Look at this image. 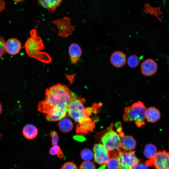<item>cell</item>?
<instances>
[{
    "instance_id": "12",
    "label": "cell",
    "mask_w": 169,
    "mask_h": 169,
    "mask_svg": "<svg viewBox=\"0 0 169 169\" xmlns=\"http://www.w3.org/2000/svg\"><path fill=\"white\" fill-rule=\"evenodd\" d=\"M157 69L156 62L153 59H147L144 60L141 65V69L142 74L146 76L154 75Z\"/></svg>"
},
{
    "instance_id": "22",
    "label": "cell",
    "mask_w": 169,
    "mask_h": 169,
    "mask_svg": "<svg viewBox=\"0 0 169 169\" xmlns=\"http://www.w3.org/2000/svg\"><path fill=\"white\" fill-rule=\"evenodd\" d=\"M58 126L59 130L64 133L70 131L73 127L72 121L69 119L66 118L61 119L58 124Z\"/></svg>"
},
{
    "instance_id": "2",
    "label": "cell",
    "mask_w": 169,
    "mask_h": 169,
    "mask_svg": "<svg viewBox=\"0 0 169 169\" xmlns=\"http://www.w3.org/2000/svg\"><path fill=\"white\" fill-rule=\"evenodd\" d=\"M36 27L30 31V37L23 47L30 57L44 63H49L51 62L52 58L48 53L41 51L44 49V46L41 38L37 35Z\"/></svg>"
},
{
    "instance_id": "5",
    "label": "cell",
    "mask_w": 169,
    "mask_h": 169,
    "mask_svg": "<svg viewBox=\"0 0 169 169\" xmlns=\"http://www.w3.org/2000/svg\"><path fill=\"white\" fill-rule=\"evenodd\" d=\"M68 105L67 104H65L49 107L42 103H39L38 110L40 112L46 114L45 117L48 121H56L60 120L66 116L67 113Z\"/></svg>"
},
{
    "instance_id": "20",
    "label": "cell",
    "mask_w": 169,
    "mask_h": 169,
    "mask_svg": "<svg viewBox=\"0 0 169 169\" xmlns=\"http://www.w3.org/2000/svg\"><path fill=\"white\" fill-rule=\"evenodd\" d=\"M22 133L25 138L29 140H32L35 138L37 136L38 130L34 125L28 124L23 127Z\"/></svg>"
},
{
    "instance_id": "4",
    "label": "cell",
    "mask_w": 169,
    "mask_h": 169,
    "mask_svg": "<svg viewBox=\"0 0 169 169\" xmlns=\"http://www.w3.org/2000/svg\"><path fill=\"white\" fill-rule=\"evenodd\" d=\"M85 100L77 96L74 94L73 98L68 107V116L77 123L82 121L85 119L90 117L84 104Z\"/></svg>"
},
{
    "instance_id": "16",
    "label": "cell",
    "mask_w": 169,
    "mask_h": 169,
    "mask_svg": "<svg viewBox=\"0 0 169 169\" xmlns=\"http://www.w3.org/2000/svg\"><path fill=\"white\" fill-rule=\"evenodd\" d=\"M69 53L71 63L75 64L80 58L82 55V51L78 44L73 43L71 44L69 47Z\"/></svg>"
},
{
    "instance_id": "6",
    "label": "cell",
    "mask_w": 169,
    "mask_h": 169,
    "mask_svg": "<svg viewBox=\"0 0 169 169\" xmlns=\"http://www.w3.org/2000/svg\"><path fill=\"white\" fill-rule=\"evenodd\" d=\"M113 125H111L101 139L103 145L108 152L119 150L120 148V137L112 129Z\"/></svg>"
},
{
    "instance_id": "3",
    "label": "cell",
    "mask_w": 169,
    "mask_h": 169,
    "mask_svg": "<svg viewBox=\"0 0 169 169\" xmlns=\"http://www.w3.org/2000/svg\"><path fill=\"white\" fill-rule=\"evenodd\" d=\"M146 110L143 103L139 101L133 103L131 106L125 107L123 116L126 122L134 121L138 127L145 124V113Z\"/></svg>"
},
{
    "instance_id": "36",
    "label": "cell",
    "mask_w": 169,
    "mask_h": 169,
    "mask_svg": "<svg viewBox=\"0 0 169 169\" xmlns=\"http://www.w3.org/2000/svg\"></svg>"
},
{
    "instance_id": "8",
    "label": "cell",
    "mask_w": 169,
    "mask_h": 169,
    "mask_svg": "<svg viewBox=\"0 0 169 169\" xmlns=\"http://www.w3.org/2000/svg\"><path fill=\"white\" fill-rule=\"evenodd\" d=\"M52 23L57 26L60 37H67L72 35L75 30V26L71 24L70 18L68 17L54 20Z\"/></svg>"
},
{
    "instance_id": "35",
    "label": "cell",
    "mask_w": 169,
    "mask_h": 169,
    "mask_svg": "<svg viewBox=\"0 0 169 169\" xmlns=\"http://www.w3.org/2000/svg\"><path fill=\"white\" fill-rule=\"evenodd\" d=\"M2 135L0 133V138L2 136Z\"/></svg>"
},
{
    "instance_id": "27",
    "label": "cell",
    "mask_w": 169,
    "mask_h": 169,
    "mask_svg": "<svg viewBox=\"0 0 169 169\" xmlns=\"http://www.w3.org/2000/svg\"><path fill=\"white\" fill-rule=\"evenodd\" d=\"M50 135L52 138V145L53 146H57L59 138L57 132L55 131H52L50 132Z\"/></svg>"
},
{
    "instance_id": "31",
    "label": "cell",
    "mask_w": 169,
    "mask_h": 169,
    "mask_svg": "<svg viewBox=\"0 0 169 169\" xmlns=\"http://www.w3.org/2000/svg\"><path fill=\"white\" fill-rule=\"evenodd\" d=\"M73 138L74 140L79 142H83L86 140V138L84 136L81 135H75L74 136Z\"/></svg>"
},
{
    "instance_id": "26",
    "label": "cell",
    "mask_w": 169,
    "mask_h": 169,
    "mask_svg": "<svg viewBox=\"0 0 169 169\" xmlns=\"http://www.w3.org/2000/svg\"><path fill=\"white\" fill-rule=\"evenodd\" d=\"M79 169H96V168L93 162L90 161H84L80 165Z\"/></svg>"
},
{
    "instance_id": "25",
    "label": "cell",
    "mask_w": 169,
    "mask_h": 169,
    "mask_svg": "<svg viewBox=\"0 0 169 169\" xmlns=\"http://www.w3.org/2000/svg\"><path fill=\"white\" fill-rule=\"evenodd\" d=\"M49 153L51 155H57L59 158H62L64 154L60 147L58 146H53L51 147L49 150Z\"/></svg>"
},
{
    "instance_id": "24",
    "label": "cell",
    "mask_w": 169,
    "mask_h": 169,
    "mask_svg": "<svg viewBox=\"0 0 169 169\" xmlns=\"http://www.w3.org/2000/svg\"><path fill=\"white\" fill-rule=\"evenodd\" d=\"M81 158L85 161H90L93 158V154L90 149L85 148L82 150L80 152Z\"/></svg>"
},
{
    "instance_id": "11",
    "label": "cell",
    "mask_w": 169,
    "mask_h": 169,
    "mask_svg": "<svg viewBox=\"0 0 169 169\" xmlns=\"http://www.w3.org/2000/svg\"><path fill=\"white\" fill-rule=\"evenodd\" d=\"M95 127V123L90 117L77 123L76 131L77 135L84 136L90 132H93Z\"/></svg>"
},
{
    "instance_id": "18",
    "label": "cell",
    "mask_w": 169,
    "mask_h": 169,
    "mask_svg": "<svg viewBox=\"0 0 169 169\" xmlns=\"http://www.w3.org/2000/svg\"><path fill=\"white\" fill-rule=\"evenodd\" d=\"M38 4L47 9L50 12L54 11L60 5L62 0H40L37 1Z\"/></svg>"
},
{
    "instance_id": "23",
    "label": "cell",
    "mask_w": 169,
    "mask_h": 169,
    "mask_svg": "<svg viewBox=\"0 0 169 169\" xmlns=\"http://www.w3.org/2000/svg\"><path fill=\"white\" fill-rule=\"evenodd\" d=\"M140 62V58L136 55L132 54L130 55L127 59L128 66L131 68L136 67Z\"/></svg>"
},
{
    "instance_id": "17",
    "label": "cell",
    "mask_w": 169,
    "mask_h": 169,
    "mask_svg": "<svg viewBox=\"0 0 169 169\" xmlns=\"http://www.w3.org/2000/svg\"><path fill=\"white\" fill-rule=\"evenodd\" d=\"M136 146V142L133 137L130 136H124L120 139V148L124 151H131Z\"/></svg>"
},
{
    "instance_id": "30",
    "label": "cell",
    "mask_w": 169,
    "mask_h": 169,
    "mask_svg": "<svg viewBox=\"0 0 169 169\" xmlns=\"http://www.w3.org/2000/svg\"><path fill=\"white\" fill-rule=\"evenodd\" d=\"M134 169H148V167L146 163L141 162L138 163Z\"/></svg>"
},
{
    "instance_id": "7",
    "label": "cell",
    "mask_w": 169,
    "mask_h": 169,
    "mask_svg": "<svg viewBox=\"0 0 169 169\" xmlns=\"http://www.w3.org/2000/svg\"><path fill=\"white\" fill-rule=\"evenodd\" d=\"M135 151H127L119 150L116 155L119 162L121 169H134L140 160L137 158Z\"/></svg>"
},
{
    "instance_id": "9",
    "label": "cell",
    "mask_w": 169,
    "mask_h": 169,
    "mask_svg": "<svg viewBox=\"0 0 169 169\" xmlns=\"http://www.w3.org/2000/svg\"><path fill=\"white\" fill-rule=\"evenodd\" d=\"M94 153V161L100 165L106 164L109 159L108 151L103 145L96 144L93 148Z\"/></svg>"
},
{
    "instance_id": "33",
    "label": "cell",
    "mask_w": 169,
    "mask_h": 169,
    "mask_svg": "<svg viewBox=\"0 0 169 169\" xmlns=\"http://www.w3.org/2000/svg\"><path fill=\"white\" fill-rule=\"evenodd\" d=\"M98 169H105V165L102 166L101 167H100Z\"/></svg>"
},
{
    "instance_id": "32",
    "label": "cell",
    "mask_w": 169,
    "mask_h": 169,
    "mask_svg": "<svg viewBox=\"0 0 169 169\" xmlns=\"http://www.w3.org/2000/svg\"><path fill=\"white\" fill-rule=\"evenodd\" d=\"M6 3L3 0H0V13L5 8Z\"/></svg>"
},
{
    "instance_id": "28",
    "label": "cell",
    "mask_w": 169,
    "mask_h": 169,
    "mask_svg": "<svg viewBox=\"0 0 169 169\" xmlns=\"http://www.w3.org/2000/svg\"><path fill=\"white\" fill-rule=\"evenodd\" d=\"M5 42L3 38L0 35V59L5 54Z\"/></svg>"
},
{
    "instance_id": "15",
    "label": "cell",
    "mask_w": 169,
    "mask_h": 169,
    "mask_svg": "<svg viewBox=\"0 0 169 169\" xmlns=\"http://www.w3.org/2000/svg\"><path fill=\"white\" fill-rule=\"evenodd\" d=\"M157 152L156 147L154 145L148 144L145 146L144 154L145 157L148 159L146 162L148 166H151L153 165V159Z\"/></svg>"
},
{
    "instance_id": "34",
    "label": "cell",
    "mask_w": 169,
    "mask_h": 169,
    "mask_svg": "<svg viewBox=\"0 0 169 169\" xmlns=\"http://www.w3.org/2000/svg\"><path fill=\"white\" fill-rule=\"evenodd\" d=\"M2 106L1 103L0 102V115L2 113Z\"/></svg>"
},
{
    "instance_id": "1",
    "label": "cell",
    "mask_w": 169,
    "mask_h": 169,
    "mask_svg": "<svg viewBox=\"0 0 169 169\" xmlns=\"http://www.w3.org/2000/svg\"><path fill=\"white\" fill-rule=\"evenodd\" d=\"M74 94L66 85L58 84L46 90L45 99L42 101L49 107L68 105L73 99Z\"/></svg>"
},
{
    "instance_id": "29",
    "label": "cell",
    "mask_w": 169,
    "mask_h": 169,
    "mask_svg": "<svg viewBox=\"0 0 169 169\" xmlns=\"http://www.w3.org/2000/svg\"><path fill=\"white\" fill-rule=\"evenodd\" d=\"M61 169H77L76 165L72 162H68L65 163Z\"/></svg>"
},
{
    "instance_id": "19",
    "label": "cell",
    "mask_w": 169,
    "mask_h": 169,
    "mask_svg": "<svg viewBox=\"0 0 169 169\" xmlns=\"http://www.w3.org/2000/svg\"><path fill=\"white\" fill-rule=\"evenodd\" d=\"M146 119L150 123H155L160 118L161 113L156 108L151 107L146 109L145 113Z\"/></svg>"
},
{
    "instance_id": "21",
    "label": "cell",
    "mask_w": 169,
    "mask_h": 169,
    "mask_svg": "<svg viewBox=\"0 0 169 169\" xmlns=\"http://www.w3.org/2000/svg\"><path fill=\"white\" fill-rule=\"evenodd\" d=\"M117 151L109 152V159L107 163V169H121L116 154Z\"/></svg>"
},
{
    "instance_id": "14",
    "label": "cell",
    "mask_w": 169,
    "mask_h": 169,
    "mask_svg": "<svg viewBox=\"0 0 169 169\" xmlns=\"http://www.w3.org/2000/svg\"><path fill=\"white\" fill-rule=\"evenodd\" d=\"M126 56L123 52L119 51L114 52L110 57V61L112 65L116 68L124 66L126 63Z\"/></svg>"
},
{
    "instance_id": "13",
    "label": "cell",
    "mask_w": 169,
    "mask_h": 169,
    "mask_svg": "<svg viewBox=\"0 0 169 169\" xmlns=\"http://www.w3.org/2000/svg\"><path fill=\"white\" fill-rule=\"evenodd\" d=\"M6 52L12 55L18 54L22 48L21 42L17 38H12L5 43Z\"/></svg>"
},
{
    "instance_id": "10",
    "label": "cell",
    "mask_w": 169,
    "mask_h": 169,
    "mask_svg": "<svg viewBox=\"0 0 169 169\" xmlns=\"http://www.w3.org/2000/svg\"><path fill=\"white\" fill-rule=\"evenodd\" d=\"M153 165L156 169H169V153L165 150L157 152L154 157Z\"/></svg>"
}]
</instances>
